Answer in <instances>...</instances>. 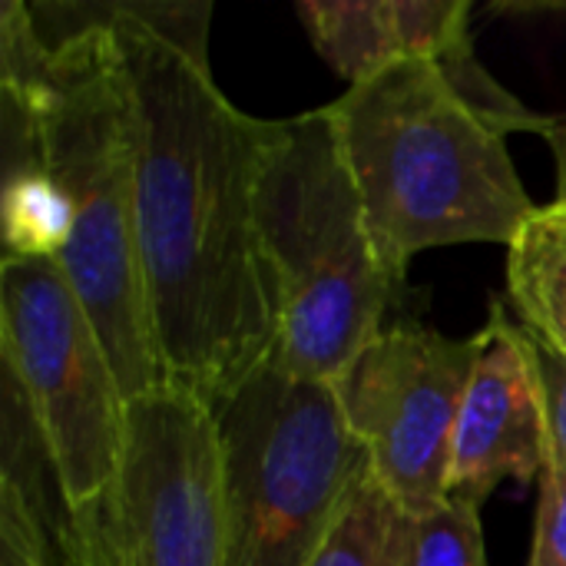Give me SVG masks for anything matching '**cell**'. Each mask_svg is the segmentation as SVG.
<instances>
[{
    "label": "cell",
    "mask_w": 566,
    "mask_h": 566,
    "mask_svg": "<svg viewBox=\"0 0 566 566\" xmlns=\"http://www.w3.org/2000/svg\"><path fill=\"white\" fill-rule=\"evenodd\" d=\"M133 103L136 235L166 385L209 408L279 342L255 219L265 119L232 106L209 63L212 3L109 0Z\"/></svg>",
    "instance_id": "obj_1"
},
{
    "label": "cell",
    "mask_w": 566,
    "mask_h": 566,
    "mask_svg": "<svg viewBox=\"0 0 566 566\" xmlns=\"http://www.w3.org/2000/svg\"><path fill=\"white\" fill-rule=\"evenodd\" d=\"M30 60L50 176L70 209L56 259L86 308L119 391L139 401L166 385L136 235L133 103L103 3L3 0Z\"/></svg>",
    "instance_id": "obj_2"
},
{
    "label": "cell",
    "mask_w": 566,
    "mask_h": 566,
    "mask_svg": "<svg viewBox=\"0 0 566 566\" xmlns=\"http://www.w3.org/2000/svg\"><path fill=\"white\" fill-rule=\"evenodd\" d=\"M371 235L398 275L441 245H511L537 209L507 133L441 63L408 60L328 103Z\"/></svg>",
    "instance_id": "obj_3"
},
{
    "label": "cell",
    "mask_w": 566,
    "mask_h": 566,
    "mask_svg": "<svg viewBox=\"0 0 566 566\" xmlns=\"http://www.w3.org/2000/svg\"><path fill=\"white\" fill-rule=\"evenodd\" d=\"M262 259L279 315V365L335 381L401 295L365 219L328 106L265 119L255 179Z\"/></svg>",
    "instance_id": "obj_4"
},
{
    "label": "cell",
    "mask_w": 566,
    "mask_h": 566,
    "mask_svg": "<svg viewBox=\"0 0 566 566\" xmlns=\"http://www.w3.org/2000/svg\"><path fill=\"white\" fill-rule=\"evenodd\" d=\"M226 566H312L345 497L371 468L332 381L272 355L216 408Z\"/></svg>",
    "instance_id": "obj_5"
},
{
    "label": "cell",
    "mask_w": 566,
    "mask_h": 566,
    "mask_svg": "<svg viewBox=\"0 0 566 566\" xmlns=\"http://www.w3.org/2000/svg\"><path fill=\"white\" fill-rule=\"evenodd\" d=\"M0 368L17 378L96 560L116 566L129 405L53 259L3 255L0 262Z\"/></svg>",
    "instance_id": "obj_6"
},
{
    "label": "cell",
    "mask_w": 566,
    "mask_h": 566,
    "mask_svg": "<svg viewBox=\"0 0 566 566\" xmlns=\"http://www.w3.org/2000/svg\"><path fill=\"white\" fill-rule=\"evenodd\" d=\"M478 358L481 332L448 338L421 322H395L332 381L375 478L408 514L448 497L458 418Z\"/></svg>",
    "instance_id": "obj_7"
},
{
    "label": "cell",
    "mask_w": 566,
    "mask_h": 566,
    "mask_svg": "<svg viewBox=\"0 0 566 566\" xmlns=\"http://www.w3.org/2000/svg\"><path fill=\"white\" fill-rule=\"evenodd\" d=\"M116 566H226L216 415L172 385L126 408Z\"/></svg>",
    "instance_id": "obj_8"
},
{
    "label": "cell",
    "mask_w": 566,
    "mask_h": 566,
    "mask_svg": "<svg viewBox=\"0 0 566 566\" xmlns=\"http://www.w3.org/2000/svg\"><path fill=\"white\" fill-rule=\"evenodd\" d=\"M547 461L551 438L541 388L517 322L494 298L491 318L481 328V358L458 418L448 494L484 507L504 481H541Z\"/></svg>",
    "instance_id": "obj_9"
},
{
    "label": "cell",
    "mask_w": 566,
    "mask_h": 566,
    "mask_svg": "<svg viewBox=\"0 0 566 566\" xmlns=\"http://www.w3.org/2000/svg\"><path fill=\"white\" fill-rule=\"evenodd\" d=\"M295 17L348 86L408 60H448L471 40L468 0H302Z\"/></svg>",
    "instance_id": "obj_10"
},
{
    "label": "cell",
    "mask_w": 566,
    "mask_h": 566,
    "mask_svg": "<svg viewBox=\"0 0 566 566\" xmlns=\"http://www.w3.org/2000/svg\"><path fill=\"white\" fill-rule=\"evenodd\" d=\"M507 295L517 322L566 355L564 206H537L507 245Z\"/></svg>",
    "instance_id": "obj_11"
},
{
    "label": "cell",
    "mask_w": 566,
    "mask_h": 566,
    "mask_svg": "<svg viewBox=\"0 0 566 566\" xmlns=\"http://www.w3.org/2000/svg\"><path fill=\"white\" fill-rule=\"evenodd\" d=\"M405 511L368 468L345 497L312 566H395Z\"/></svg>",
    "instance_id": "obj_12"
},
{
    "label": "cell",
    "mask_w": 566,
    "mask_h": 566,
    "mask_svg": "<svg viewBox=\"0 0 566 566\" xmlns=\"http://www.w3.org/2000/svg\"><path fill=\"white\" fill-rule=\"evenodd\" d=\"M395 566H488L481 507L448 494L421 514L405 511Z\"/></svg>",
    "instance_id": "obj_13"
},
{
    "label": "cell",
    "mask_w": 566,
    "mask_h": 566,
    "mask_svg": "<svg viewBox=\"0 0 566 566\" xmlns=\"http://www.w3.org/2000/svg\"><path fill=\"white\" fill-rule=\"evenodd\" d=\"M517 335H521V345L527 352V361H531L537 388H541L551 454L566 464V355H560L544 338H537L534 332H527L521 322H517Z\"/></svg>",
    "instance_id": "obj_14"
},
{
    "label": "cell",
    "mask_w": 566,
    "mask_h": 566,
    "mask_svg": "<svg viewBox=\"0 0 566 566\" xmlns=\"http://www.w3.org/2000/svg\"><path fill=\"white\" fill-rule=\"evenodd\" d=\"M534 551L527 566H566V464L551 454L541 474Z\"/></svg>",
    "instance_id": "obj_15"
},
{
    "label": "cell",
    "mask_w": 566,
    "mask_h": 566,
    "mask_svg": "<svg viewBox=\"0 0 566 566\" xmlns=\"http://www.w3.org/2000/svg\"><path fill=\"white\" fill-rule=\"evenodd\" d=\"M544 139L551 143L554 163H557V196H554V202L566 209V116H554V123L544 133Z\"/></svg>",
    "instance_id": "obj_16"
},
{
    "label": "cell",
    "mask_w": 566,
    "mask_h": 566,
    "mask_svg": "<svg viewBox=\"0 0 566 566\" xmlns=\"http://www.w3.org/2000/svg\"><path fill=\"white\" fill-rule=\"evenodd\" d=\"M0 566H43L23 544L17 541H0Z\"/></svg>",
    "instance_id": "obj_17"
}]
</instances>
